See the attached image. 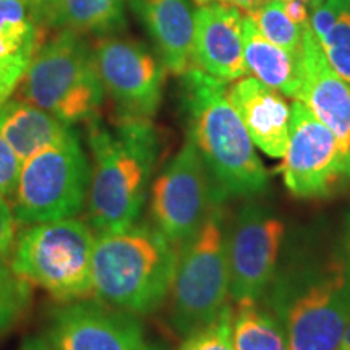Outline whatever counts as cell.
I'll return each mask as SVG.
<instances>
[{"mask_svg": "<svg viewBox=\"0 0 350 350\" xmlns=\"http://www.w3.org/2000/svg\"><path fill=\"white\" fill-rule=\"evenodd\" d=\"M344 262L347 274L350 275V213L347 216V224H345V242H344Z\"/></svg>", "mask_w": 350, "mask_h": 350, "instance_id": "32", "label": "cell"}, {"mask_svg": "<svg viewBox=\"0 0 350 350\" xmlns=\"http://www.w3.org/2000/svg\"><path fill=\"white\" fill-rule=\"evenodd\" d=\"M39 25L77 34H111L125 25L124 0H33Z\"/></svg>", "mask_w": 350, "mask_h": 350, "instance_id": "20", "label": "cell"}, {"mask_svg": "<svg viewBox=\"0 0 350 350\" xmlns=\"http://www.w3.org/2000/svg\"><path fill=\"white\" fill-rule=\"evenodd\" d=\"M175 268L177 252L156 227L100 232L93 252V295L135 317L152 313L170 294Z\"/></svg>", "mask_w": 350, "mask_h": 350, "instance_id": "3", "label": "cell"}, {"mask_svg": "<svg viewBox=\"0 0 350 350\" xmlns=\"http://www.w3.org/2000/svg\"><path fill=\"white\" fill-rule=\"evenodd\" d=\"M94 242L91 227L77 217L33 224L16 237L8 266L52 299L83 300L93 294Z\"/></svg>", "mask_w": 350, "mask_h": 350, "instance_id": "6", "label": "cell"}, {"mask_svg": "<svg viewBox=\"0 0 350 350\" xmlns=\"http://www.w3.org/2000/svg\"><path fill=\"white\" fill-rule=\"evenodd\" d=\"M142 350H156V349H152V347H148V345H143V349Z\"/></svg>", "mask_w": 350, "mask_h": 350, "instance_id": "35", "label": "cell"}, {"mask_svg": "<svg viewBox=\"0 0 350 350\" xmlns=\"http://www.w3.org/2000/svg\"><path fill=\"white\" fill-rule=\"evenodd\" d=\"M286 235L281 219L258 203H247L227 232L230 299L258 300L274 281Z\"/></svg>", "mask_w": 350, "mask_h": 350, "instance_id": "12", "label": "cell"}, {"mask_svg": "<svg viewBox=\"0 0 350 350\" xmlns=\"http://www.w3.org/2000/svg\"><path fill=\"white\" fill-rule=\"evenodd\" d=\"M339 350H350V321H349L347 329H345V334H344L342 344H340Z\"/></svg>", "mask_w": 350, "mask_h": 350, "instance_id": "33", "label": "cell"}, {"mask_svg": "<svg viewBox=\"0 0 350 350\" xmlns=\"http://www.w3.org/2000/svg\"><path fill=\"white\" fill-rule=\"evenodd\" d=\"M310 26L327 62L350 85V0H323Z\"/></svg>", "mask_w": 350, "mask_h": 350, "instance_id": "22", "label": "cell"}, {"mask_svg": "<svg viewBox=\"0 0 350 350\" xmlns=\"http://www.w3.org/2000/svg\"><path fill=\"white\" fill-rule=\"evenodd\" d=\"M44 41L33 0H0V104L15 93Z\"/></svg>", "mask_w": 350, "mask_h": 350, "instance_id": "18", "label": "cell"}, {"mask_svg": "<svg viewBox=\"0 0 350 350\" xmlns=\"http://www.w3.org/2000/svg\"><path fill=\"white\" fill-rule=\"evenodd\" d=\"M91 163L75 133L21 163L12 209L18 224L75 217L86 206Z\"/></svg>", "mask_w": 350, "mask_h": 350, "instance_id": "8", "label": "cell"}, {"mask_svg": "<svg viewBox=\"0 0 350 350\" xmlns=\"http://www.w3.org/2000/svg\"><path fill=\"white\" fill-rule=\"evenodd\" d=\"M21 163L0 133V196L10 200L15 193Z\"/></svg>", "mask_w": 350, "mask_h": 350, "instance_id": "27", "label": "cell"}, {"mask_svg": "<svg viewBox=\"0 0 350 350\" xmlns=\"http://www.w3.org/2000/svg\"><path fill=\"white\" fill-rule=\"evenodd\" d=\"M230 271L224 213L216 203L201 229L180 245L170 288V321L178 334L213 323L227 308Z\"/></svg>", "mask_w": 350, "mask_h": 350, "instance_id": "7", "label": "cell"}, {"mask_svg": "<svg viewBox=\"0 0 350 350\" xmlns=\"http://www.w3.org/2000/svg\"><path fill=\"white\" fill-rule=\"evenodd\" d=\"M227 98L253 144L271 157H282L288 144L291 124V106L282 94L255 77H242L227 86Z\"/></svg>", "mask_w": 350, "mask_h": 350, "instance_id": "16", "label": "cell"}, {"mask_svg": "<svg viewBox=\"0 0 350 350\" xmlns=\"http://www.w3.org/2000/svg\"><path fill=\"white\" fill-rule=\"evenodd\" d=\"M279 165L287 190L297 198H325L350 183V154L299 99L291 104L288 144Z\"/></svg>", "mask_w": 350, "mask_h": 350, "instance_id": "10", "label": "cell"}, {"mask_svg": "<svg viewBox=\"0 0 350 350\" xmlns=\"http://www.w3.org/2000/svg\"><path fill=\"white\" fill-rule=\"evenodd\" d=\"M232 313L234 310L229 305L213 323L188 334L178 350H235Z\"/></svg>", "mask_w": 350, "mask_h": 350, "instance_id": "26", "label": "cell"}, {"mask_svg": "<svg viewBox=\"0 0 350 350\" xmlns=\"http://www.w3.org/2000/svg\"><path fill=\"white\" fill-rule=\"evenodd\" d=\"M213 2H226V0H195V3H198V5H206V3Z\"/></svg>", "mask_w": 350, "mask_h": 350, "instance_id": "34", "label": "cell"}, {"mask_svg": "<svg viewBox=\"0 0 350 350\" xmlns=\"http://www.w3.org/2000/svg\"><path fill=\"white\" fill-rule=\"evenodd\" d=\"M20 350H55L52 347L49 340L46 339V336H33V338L25 339V342L21 344Z\"/></svg>", "mask_w": 350, "mask_h": 350, "instance_id": "30", "label": "cell"}, {"mask_svg": "<svg viewBox=\"0 0 350 350\" xmlns=\"http://www.w3.org/2000/svg\"><path fill=\"white\" fill-rule=\"evenodd\" d=\"M232 338L235 350H288L281 321L258 306L256 300L237 301L232 313Z\"/></svg>", "mask_w": 350, "mask_h": 350, "instance_id": "23", "label": "cell"}, {"mask_svg": "<svg viewBox=\"0 0 350 350\" xmlns=\"http://www.w3.org/2000/svg\"><path fill=\"white\" fill-rule=\"evenodd\" d=\"M182 77L188 138L203 157L221 200L265 191L268 174L227 98V81L196 67Z\"/></svg>", "mask_w": 350, "mask_h": 350, "instance_id": "2", "label": "cell"}, {"mask_svg": "<svg viewBox=\"0 0 350 350\" xmlns=\"http://www.w3.org/2000/svg\"><path fill=\"white\" fill-rule=\"evenodd\" d=\"M20 99L52 113L67 125L99 119L104 88L93 49L81 34L62 29L46 39L21 78Z\"/></svg>", "mask_w": 350, "mask_h": 350, "instance_id": "5", "label": "cell"}, {"mask_svg": "<svg viewBox=\"0 0 350 350\" xmlns=\"http://www.w3.org/2000/svg\"><path fill=\"white\" fill-rule=\"evenodd\" d=\"M262 36L281 49L300 55L304 28L292 23L284 10V0H268L250 13Z\"/></svg>", "mask_w": 350, "mask_h": 350, "instance_id": "24", "label": "cell"}, {"mask_svg": "<svg viewBox=\"0 0 350 350\" xmlns=\"http://www.w3.org/2000/svg\"><path fill=\"white\" fill-rule=\"evenodd\" d=\"M216 203L221 196L211 174L195 143L187 138L151 187L154 227L174 247H180L201 229Z\"/></svg>", "mask_w": 350, "mask_h": 350, "instance_id": "9", "label": "cell"}, {"mask_svg": "<svg viewBox=\"0 0 350 350\" xmlns=\"http://www.w3.org/2000/svg\"><path fill=\"white\" fill-rule=\"evenodd\" d=\"M93 55L104 93L112 99L119 120H151L163 99L165 67L143 44L103 34Z\"/></svg>", "mask_w": 350, "mask_h": 350, "instance_id": "11", "label": "cell"}, {"mask_svg": "<svg viewBox=\"0 0 350 350\" xmlns=\"http://www.w3.org/2000/svg\"><path fill=\"white\" fill-rule=\"evenodd\" d=\"M258 2H260V5H261V3H265V2H268V0H258Z\"/></svg>", "mask_w": 350, "mask_h": 350, "instance_id": "36", "label": "cell"}, {"mask_svg": "<svg viewBox=\"0 0 350 350\" xmlns=\"http://www.w3.org/2000/svg\"><path fill=\"white\" fill-rule=\"evenodd\" d=\"M300 78L297 99L334 133L345 154H350V85L327 62L310 25L301 34Z\"/></svg>", "mask_w": 350, "mask_h": 350, "instance_id": "14", "label": "cell"}, {"mask_svg": "<svg viewBox=\"0 0 350 350\" xmlns=\"http://www.w3.org/2000/svg\"><path fill=\"white\" fill-rule=\"evenodd\" d=\"M0 133L20 163L77 133L52 113L25 99H7L0 104Z\"/></svg>", "mask_w": 350, "mask_h": 350, "instance_id": "19", "label": "cell"}, {"mask_svg": "<svg viewBox=\"0 0 350 350\" xmlns=\"http://www.w3.org/2000/svg\"><path fill=\"white\" fill-rule=\"evenodd\" d=\"M16 222L8 200L0 196V265H7L10 260L13 245L16 240Z\"/></svg>", "mask_w": 350, "mask_h": 350, "instance_id": "28", "label": "cell"}, {"mask_svg": "<svg viewBox=\"0 0 350 350\" xmlns=\"http://www.w3.org/2000/svg\"><path fill=\"white\" fill-rule=\"evenodd\" d=\"M29 284L13 273L8 265H0V336L12 329L28 308Z\"/></svg>", "mask_w": 350, "mask_h": 350, "instance_id": "25", "label": "cell"}, {"mask_svg": "<svg viewBox=\"0 0 350 350\" xmlns=\"http://www.w3.org/2000/svg\"><path fill=\"white\" fill-rule=\"evenodd\" d=\"M91 178L86 209L91 229L122 230L137 224L159 152L151 120H117L109 130L99 119L88 124Z\"/></svg>", "mask_w": 350, "mask_h": 350, "instance_id": "1", "label": "cell"}, {"mask_svg": "<svg viewBox=\"0 0 350 350\" xmlns=\"http://www.w3.org/2000/svg\"><path fill=\"white\" fill-rule=\"evenodd\" d=\"M271 300L288 350H339L350 321V275L342 256L282 275Z\"/></svg>", "mask_w": 350, "mask_h": 350, "instance_id": "4", "label": "cell"}, {"mask_svg": "<svg viewBox=\"0 0 350 350\" xmlns=\"http://www.w3.org/2000/svg\"><path fill=\"white\" fill-rule=\"evenodd\" d=\"M242 42L245 67L252 77L282 96L299 98L300 55H292L268 41L250 15L242 16Z\"/></svg>", "mask_w": 350, "mask_h": 350, "instance_id": "21", "label": "cell"}, {"mask_svg": "<svg viewBox=\"0 0 350 350\" xmlns=\"http://www.w3.org/2000/svg\"><path fill=\"white\" fill-rule=\"evenodd\" d=\"M154 42L161 62L174 75L195 68V13L187 0H130Z\"/></svg>", "mask_w": 350, "mask_h": 350, "instance_id": "17", "label": "cell"}, {"mask_svg": "<svg viewBox=\"0 0 350 350\" xmlns=\"http://www.w3.org/2000/svg\"><path fill=\"white\" fill-rule=\"evenodd\" d=\"M230 5L237 7L240 12H245L247 15H250L252 12H255L258 7H260V2L258 0H226Z\"/></svg>", "mask_w": 350, "mask_h": 350, "instance_id": "31", "label": "cell"}, {"mask_svg": "<svg viewBox=\"0 0 350 350\" xmlns=\"http://www.w3.org/2000/svg\"><path fill=\"white\" fill-rule=\"evenodd\" d=\"M195 67L222 81L247 75L243 60L242 15L226 2L200 5L195 12Z\"/></svg>", "mask_w": 350, "mask_h": 350, "instance_id": "15", "label": "cell"}, {"mask_svg": "<svg viewBox=\"0 0 350 350\" xmlns=\"http://www.w3.org/2000/svg\"><path fill=\"white\" fill-rule=\"evenodd\" d=\"M284 10H286L292 23L300 26V28H305V26L310 25L308 7L301 0H284Z\"/></svg>", "mask_w": 350, "mask_h": 350, "instance_id": "29", "label": "cell"}, {"mask_svg": "<svg viewBox=\"0 0 350 350\" xmlns=\"http://www.w3.org/2000/svg\"><path fill=\"white\" fill-rule=\"evenodd\" d=\"M46 339L55 350H142L144 345L135 314L88 299L57 308Z\"/></svg>", "mask_w": 350, "mask_h": 350, "instance_id": "13", "label": "cell"}]
</instances>
